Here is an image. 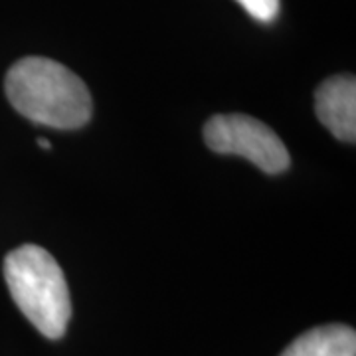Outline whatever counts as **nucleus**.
<instances>
[{
	"label": "nucleus",
	"instance_id": "obj_1",
	"mask_svg": "<svg viewBox=\"0 0 356 356\" xmlns=\"http://www.w3.org/2000/svg\"><path fill=\"white\" fill-rule=\"evenodd\" d=\"M6 97L26 119L54 129L83 127L91 119L88 86L50 58H22L4 79Z\"/></svg>",
	"mask_w": 356,
	"mask_h": 356
},
{
	"label": "nucleus",
	"instance_id": "obj_2",
	"mask_svg": "<svg viewBox=\"0 0 356 356\" xmlns=\"http://www.w3.org/2000/svg\"><path fill=\"white\" fill-rule=\"evenodd\" d=\"M4 280L14 303L48 339L64 337L72 317L64 271L50 252L26 243L4 259Z\"/></svg>",
	"mask_w": 356,
	"mask_h": 356
},
{
	"label": "nucleus",
	"instance_id": "obj_3",
	"mask_svg": "<svg viewBox=\"0 0 356 356\" xmlns=\"http://www.w3.org/2000/svg\"><path fill=\"white\" fill-rule=\"evenodd\" d=\"M204 140L212 151L243 156L267 175L289 166V151L277 133L250 115H214L204 125Z\"/></svg>",
	"mask_w": 356,
	"mask_h": 356
},
{
	"label": "nucleus",
	"instance_id": "obj_4",
	"mask_svg": "<svg viewBox=\"0 0 356 356\" xmlns=\"http://www.w3.org/2000/svg\"><path fill=\"white\" fill-rule=\"evenodd\" d=\"M318 121L337 139L355 143L356 137V81L353 76L325 79L315 93Z\"/></svg>",
	"mask_w": 356,
	"mask_h": 356
},
{
	"label": "nucleus",
	"instance_id": "obj_5",
	"mask_svg": "<svg viewBox=\"0 0 356 356\" xmlns=\"http://www.w3.org/2000/svg\"><path fill=\"white\" fill-rule=\"evenodd\" d=\"M280 356H356V332L346 325H325L297 337Z\"/></svg>",
	"mask_w": 356,
	"mask_h": 356
},
{
	"label": "nucleus",
	"instance_id": "obj_6",
	"mask_svg": "<svg viewBox=\"0 0 356 356\" xmlns=\"http://www.w3.org/2000/svg\"><path fill=\"white\" fill-rule=\"evenodd\" d=\"M259 22H271L280 14V0H238Z\"/></svg>",
	"mask_w": 356,
	"mask_h": 356
},
{
	"label": "nucleus",
	"instance_id": "obj_7",
	"mask_svg": "<svg viewBox=\"0 0 356 356\" xmlns=\"http://www.w3.org/2000/svg\"><path fill=\"white\" fill-rule=\"evenodd\" d=\"M38 145H40V147H42V149H48V151H50V149H51L50 140H48V139H38Z\"/></svg>",
	"mask_w": 356,
	"mask_h": 356
}]
</instances>
